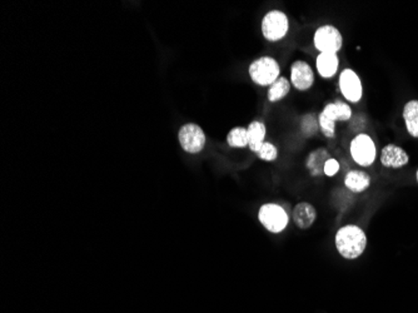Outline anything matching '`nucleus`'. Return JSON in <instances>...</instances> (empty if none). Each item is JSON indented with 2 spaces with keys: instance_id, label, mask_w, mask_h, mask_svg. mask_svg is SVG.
<instances>
[{
  "instance_id": "obj_4",
  "label": "nucleus",
  "mask_w": 418,
  "mask_h": 313,
  "mask_svg": "<svg viewBox=\"0 0 418 313\" xmlns=\"http://www.w3.org/2000/svg\"><path fill=\"white\" fill-rule=\"evenodd\" d=\"M290 22L283 11H272L267 13L262 20L263 37L269 42H278L288 33Z\"/></svg>"
},
{
  "instance_id": "obj_20",
  "label": "nucleus",
  "mask_w": 418,
  "mask_h": 313,
  "mask_svg": "<svg viewBox=\"0 0 418 313\" xmlns=\"http://www.w3.org/2000/svg\"><path fill=\"white\" fill-rule=\"evenodd\" d=\"M257 156H259L263 161L271 162V161H274L278 156V151H277V148L272 143L264 142L263 146L261 147V149L257 152Z\"/></svg>"
},
{
  "instance_id": "obj_10",
  "label": "nucleus",
  "mask_w": 418,
  "mask_h": 313,
  "mask_svg": "<svg viewBox=\"0 0 418 313\" xmlns=\"http://www.w3.org/2000/svg\"><path fill=\"white\" fill-rule=\"evenodd\" d=\"M290 82L298 90H309L314 82V74L309 64L303 61H297L290 68Z\"/></svg>"
},
{
  "instance_id": "obj_6",
  "label": "nucleus",
  "mask_w": 418,
  "mask_h": 313,
  "mask_svg": "<svg viewBox=\"0 0 418 313\" xmlns=\"http://www.w3.org/2000/svg\"><path fill=\"white\" fill-rule=\"evenodd\" d=\"M314 47L321 53L337 54L343 44L340 30L333 25H324L314 33Z\"/></svg>"
},
{
  "instance_id": "obj_3",
  "label": "nucleus",
  "mask_w": 418,
  "mask_h": 313,
  "mask_svg": "<svg viewBox=\"0 0 418 313\" xmlns=\"http://www.w3.org/2000/svg\"><path fill=\"white\" fill-rule=\"evenodd\" d=\"M279 73H281L279 64L271 56H262L252 63L250 67L252 80L262 87L272 85L279 78Z\"/></svg>"
},
{
  "instance_id": "obj_13",
  "label": "nucleus",
  "mask_w": 418,
  "mask_h": 313,
  "mask_svg": "<svg viewBox=\"0 0 418 313\" xmlns=\"http://www.w3.org/2000/svg\"><path fill=\"white\" fill-rule=\"evenodd\" d=\"M338 66H340V59L337 54L321 53L316 61L318 73L324 78L328 79L335 77V74L338 70Z\"/></svg>"
},
{
  "instance_id": "obj_19",
  "label": "nucleus",
  "mask_w": 418,
  "mask_h": 313,
  "mask_svg": "<svg viewBox=\"0 0 418 313\" xmlns=\"http://www.w3.org/2000/svg\"><path fill=\"white\" fill-rule=\"evenodd\" d=\"M227 143L232 148H245L248 147V130L243 127L233 128L227 135Z\"/></svg>"
},
{
  "instance_id": "obj_14",
  "label": "nucleus",
  "mask_w": 418,
  "mask_h": 313,
  "mask_svg": "<svg viewBox=\"0 0 418 313\" xmlns=\"http://www.w3.org/2000/svg\"><path fill=\"white\" fill-rule=\"evenodd\" d=\"M248 147L251 148V151L257 152L261 149V147L264 143V137H266V125L262 122H252L248 125Z\"/></svg>"
},
{
  "instance_id": "obj_21",
  "label": "nucleus",
  "mask_w": 418,
  "mask_h": 313,
  "mask_svg": "<svg viewBox=\"0 0 418 313\" xmlns=\"http://www.w3.org/2000/svg\"><path fill=\"white\" fill-rule=\"evenodd\" d=\"M338 171H340V164H338V162L336 159H333V158H329L328 161L324 164V174L327 177H333Z\"/></svg>"
},
{
  "instance_id": "obj_18",
  "label": "nucleus",
  "mask_w": 418,
  "mask_h": 313,
  "mask_svg": "<svg viewBox=\"0 0 418 313\" xmlns=\"http://www.w3.org/2000/svg\"><path fill=\"white\" fill-rule=\"evenodd\" d=\"M290 84L288 79L279 77L268 90V99L271 102H277L283 99L285 95L290 93Z\"/></svg>"
},
{
  "instance_id": "obj_8",
  "label": "nucleus",
  "mask_w": 418,
  "mask_h": 313,
  "mask_svg": "<svg viewBox=\"0 0 418 313\" xmlns=\"http://www.w3.org/2000/svg\"><path fill=\"white\" fill-rule=\"evenodd\" d=\"M350 151L353 161L362 167L371 166L376 159V146L367 135H358L352 140Z\"/></svg>"
},
{
  "instance_id": "obj_22",
  "label": "nucleus",
  "mask_w": 418,
  "mask_h": 313,
  "mask_svg": "<svg viewBox=\"0 0 418 313\" xmlns=\"http://www.w3.org/2000/svg\"><path fill=\"white\" fill-rule=\"evenodd\" d=\"M417 182H418V171H417Z\"/></svg>"
},
{
  "instance_id": "obj_12",
  "label": "nucleus",
  "mask_w": 418,
  "mask_h": 313,
  "mask_svg": "<svg viewBox=\"0 0 418 313\" xmlns=\"http://www.w3.org/2000/svg\"><path fill=\"white\" fill-rule=\"evenodd\" d=\"M316 219H317L316 209H314L312 204L306 203V202L297 204L295 211H293L295 223L302 230H308L309 227H312Z\"/></svg>"
},
{
  "instance_id": "obj_17",
  "label": "nucleus",
  "mask_w": 418,
  "mask_h": 313,
  "mask_svg": "<svg viewBox=\"0 0 418 313\" xmlns=\"http://www.w3.org/2000/svg\"><path fill=\"white\" fill-rule=\"evenodd\" d=\"M403 118L408 133L418 138V101L408 102L403 109Z\"/></svg>"
},
{
  "instance_id": "obj_5",
  "label": "nucleus",
  "mask_w": 418,
  "mask_h": 313,
  "mask_svg": "<svg viewBox=\"0 0 418 313\" xmlns=\"http://www.w3.org/2000/svg\"><path fill=\"white\" fill-rule=\"evenodd\" d=\"M258 217L263 227L272 233H281L288 224V214L278 204H264L259 209Z\"/></svg>"
},
{
  "instance_id": "obj_1",
  "label": "nucleus",
  "mask_w": 418,
  "mask_h": 313,
  "mask_svg": "<svg viewBox=\"0 0 418 313\" xmlns=\"http://www.w3.org/2000/svg\"><path fill=\"white\" fill-rule=\"evenodd\" d=\"M367 246V237L357 226H346L336 235V247L340 256L346 259H356Z\"/></svg>"
},
{
  "instance_id": "obj_11",
  "label": "nucleus",
  "mask_w": 418,
  "mask_h": 313,
  "mask_svg": "<svg viewBox=\"0 0 418 313\" xmlns=\"http://www.w3.org/2000/svg\"><path fill=\"white\" fill-rule=\"evenodd\" d=\"M410 161L407 152L403 151L401 147L395 145H388L382 149L381 153V162L388 168L405 167Z\"/></svg>"
},
{
  "instance_id": "obj_2",
  "label": "nucleus",
  "mask_w": 418,
  "mask_h": 313,
  "mask_svg": "<svg viewBox=\"0 0 418 313\" xmlns=\"http://www.w3.org/2000/svg\"><path fill=\"white\" fill-rule=\"evenodd\" d=\"M351 106L343 102H336L324 106V112L319 114L318 122L319 127L324 130V135L328 138L335 137L336 122H346L351 119Z\"/></svg>"
},
{
  "instance_id": "obj_15",
  "label": "nucleus",
  "mask_w": 418,
  "mask_h": 313,
  "mask_svg": "<svg viewBox=\"0 0 418 313\" xmlns=\"http://www.w3.org/2000/svg\"><path fill=\"white\" fill-rule=\"evenodd\" d=\"M345 185L352 192L361 193L363 190H367L369 185H371V177L364 172L352 171L350 173H347L346 178H345Z\"/></svg>"
},
{
  "instance_id": "obj_16",
  "label": "nucleus",
  "mask_w": 418,
  "mask_h": 313,
  "mask_svg": "<svg viewBox=\"0 0 418 313\" xmlns=\"http://www.w3.org/2000/svg\"><path fill=\"white\" fill-rule=\"evenodd\" d=\"M329 159V153L324 148L313 151L307 159V168L311 171L312 176H321L324 173V164Z\"/></svg>"
},
{
  "instance_id": "obj_7",
  "label": "nucleus",
  "mask_w": 418,
  "mask_h": 313,
  "mask_svg": "<svg viewBox=\"0 0 418 313\" xmlns=\"http://www.w3.org/2000/svg\"><path fill=\"white\" fill-rule=\"evenodd\" d=\"M178 138L182 148L190 154L201 153L206 146V135L198 124H184L179 129Z\"/></svg>"
},
{
  "instance_id": "obj_9",
  "label": "nucleus",
  "mask_w": 418,
  "mask_h": 313,
  "mask_svg": "<svg viewBox=\"0 0 418 313\" xmlns=\"http://www.w3.org/2000/svg\"><path fill=\"white\" fill-rule=\"evenodd\" d=\"M340 90L347 101L358 103L362 98V83L358 74L352 69H345L340 75Z\"/></svg>"
}]
</instances>
